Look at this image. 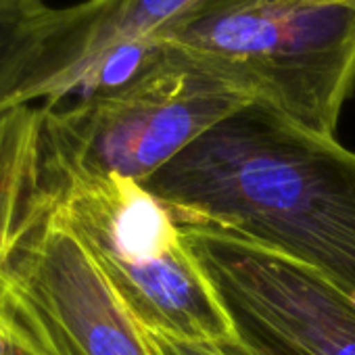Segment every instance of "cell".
<instances>
[{
    "mask_svg": "<svg viewBox=\"0 0 355 355\" xmlns=\"http://www.w3.org/2000/svg\"><path fill=\"white\" fill-rule=\"evenodd\" d=\"M182 226L291 255L355 293V153L247 103L142 182Z\"/></svg>",
    "mask_w": 355,
    "mask_h": 355,
    "instance_id": "obj_1",
    "label": "cell"
},
{
    "mask_svg": "<svg viewBox=\"0 0 355 355\" xmlns=\"http://www.w3.org/2000/svg\"><path fill=\"white\" fill-rule=\"evenodd\" d=\"M155 38L326 136L355 90V0H199Z\"/></svg>",
    "mask_w": 355,
    "mask_h": 355,
    "instance_id": "obj_2",
    "label": "cell"
},
{
    "mask_svg": "<svg viewBox=\"0 0 355 355\" xmlns=\"http://www.w3.org/2000/svg\"><path fill=\"white\" fill-rule=\"evenodd\" d=\"M247 103L245 90L165 44L153 67L115 92L40 105L44 182L121 175L142 184Z\"/></svg>",
    "mask_w": 355,
    "mask_h": 355,
    "instance_id": "obj_3",
    "label": "cell"
},
{
    "mask_svg": "<svg viewBox=\"0 0 355 355\" xmlns=\"http://www.w3.org/2000/svg\"><path fill=\"white\" fill-rule=\"evenodd\" d=\"M0 322L30 355H161L44 187L0 268Z\"/></svg>",
    "mask_w": 355,
    "mask_h": 355,
    "instance_id": "obj_4",
    "label": "cell"
},
{
    "mask_svg": "<svg viewBox=\"0 0 355 355\" xmlns=\"http://www.w3.org/2000/svg\"><path fill=\"white\" fill-rule=\"evenodd\" d=\"M184 232L253 355H355V293L253 241L193 226Z\"/></svg>",
    "mask_w": 355,
    "mask_h": 355,
    "instance_id": "obj_5",
    "label": "cell"
},
{
    "mask_svg": "<svg viewBox=\"0 0 355 355\" xmlns=\"http://www.w3.org/2000/svg\"><path fill=\"white\" fill-rule=\"evenodd\" d=\"M199 0H84L55 9L42 44L34 105L71 96L86 71L111 49L153 38Z\"/></svg>",
    "mask_w": 355,
    "mask_h": 355,
    "instance_id": "obj_6",
    "label": "cell"
},
{
    "mask_svg": "<svg viewBox=\"0 0 355 355\" xmlns=\"http://www.w3.org/2000/svg\"><path fill=\"white\" fill-rule=\"evenodd\" d=\"M42 187V113L28 105L0 121V268Z\"/></svg>",
    "mask_w": 355,
    "mask_h": 355,
    "instance_id": "obj_7",
    "label": "cell"
},
{
    "mask_svg": "<svg viewBox=\"0 0 355 355\" xmlns=\"http://www.w3.org/2000/svg\"><path fill=\"white\" fill-rule=\"evenodd\" d=\"M53 13L46 0H26L0 11V121L34 105L36 69Z\"/></svg>",
    "mask_w": 355,
    "mask_h": 355,
    "instance_id": "obj_8",
    "label": "cell"
},
{
    "mask_svg": "<svg viewBox=\"0 0 355 355\" xmlns=\"http://www.w3.org/2000/svg\"><path fill=\"white\" fill-rule=\"evenodd\" d=\"M161 355H253L236 336L220 343H182L150 334Z\"/></svg>",
    "mask_w": 355,
    "mask_h": 355,
    "instance_id": "obj_9",
    "label": "cell"
},
{
    "mask_svg": "<svg viewBox=\"0 0 355 355\" xmlns=\"http://www.w3.org/2000/svg\"><path fill=\"white\" fill-rule=\"evenodd\" d=\"M21 3H26V0H0V11H3V9H9V7H17V5H21Z\"/></svg>",
    "mask_w": 355,
    "mask_h": 355,
    "instance_id": "obj_10",
    "label": "cell"
}]
</instances>
